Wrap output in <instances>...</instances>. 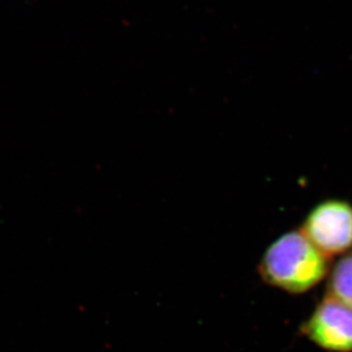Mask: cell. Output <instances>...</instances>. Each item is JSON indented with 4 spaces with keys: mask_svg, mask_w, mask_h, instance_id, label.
Listing matches in <instances>:
<instances>
[{
    "mask_svg": "<svg viewBox=\"0 0 352 352\" xmlns=\"http://www.w3.org/2000/svg\"><path fill=\"white\" fill-rule=\"evenodd\" d=\"M331 269V258L319 251L301 230L283 234L267 248L258 265L267 285L291 294L315 287Z\"/></svg>",
    "mask_w": 352,
    "mask_h": 352,
    "instance_id": "cell-1",
    "label": "cell"
},
{
    "mask_svg": "<svg viewBox=\"0 0 352 352\" xmlns=\"http://www.w3.org/2000/svg\"><path fill=\"white\" fill-rule=\"evenodd\" d=\"M326 296L352 308V251L343 255L332 267Z\"/></svg>",
    "mask_w": 352,
    "mask_h": 352,
    "instance_id": "cell-4",
    "label": "cell"
},
{
    "mask_svg": "<svg viewBox=\"0 0 352 352\" xmlns=\"http://www.w3.org/2000/svg\"><path fill=\"white\" fill-rule=\"evenodd\" d=\"M301 333L325 351L352 352V308L325 295Z\"/></svg>",
    "mask_w": 352,
    "mask_h": 352,
    "instance_id": "cell-3",
    "label": "cell"
},
{
    "mask_svg": "<svg viewBox=\"0 0 352 352\" xmlns=\"http://www.w3.org/2000/svg\"><path fill=\"white\" fill-rule=\"evenodd\" d=\"M302 232L329 258L352 248V205L340 199L318 204L305 217Z\"/></svg>",
    "mask_w": 352,
    "mask_h": 352,
    "instance_id": "cell-2",
    "label": "cell"
}]
</instances>
